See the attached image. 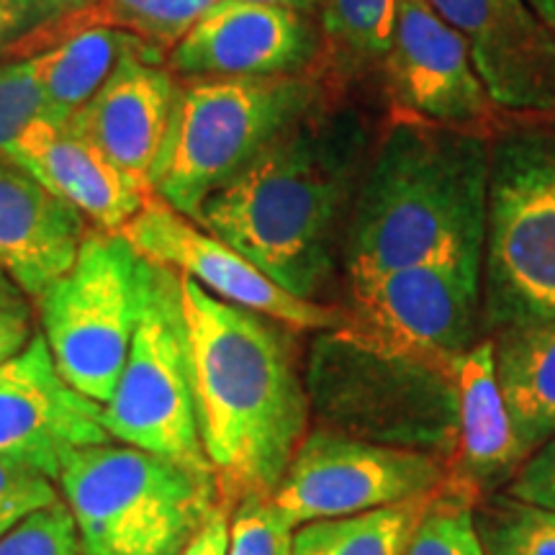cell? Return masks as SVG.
<instances>
[{
    "label": "cell",
    "instance_id": "cell-1",
    "mask_svg": "<svg viewBox=\"0 0 555 555\" xmlns=\"http://www.w3.org/2000/svg\"><path fill=\"white\" fill-rule=\"evenodd\" d=\"M367 159L371 129L363 116L317 101L206 198L196 224L283 291L317 301L335 273L337 232Z\"/></svg>",
    "mask_w": 555,
    "mask_h": 555
},
{
    "label": "cell",
    "instance_id": "cell-2",
    "mask_svg": "<svg viewBox=\"0 0 555 555\" xmlns=\"http://www.w3.org/2000/svg\"><path fill=\"white\" fill-rule=\"evenodd\" d=\"M201 442L221 504L273 496L307 437L309 391L291 327L180 275Z\"/></svg>",
    "mask_w": 555,
    "mask_h": 555
},
{
    "label": "cell",
    "instance_id": "cell-3",
    "mask_svg": "<svg viewBox=\"0 0 555 555\" xmlns=\"http://www.w3.org/2000/svg\"><path fill=\"white\" fill-rule=\"evenodd\" d=\"M491 134L393 111L345 237L347 286L420 262L483 268Z\"/></svg>",
    "mask_w": 555,
    "mask_h": 555
},
{
    "label": "cell",
    "instance_id": "cell-4",
    "mask_svg": "<svg viewBox=\"0 0 555 555\" xmlns=\"http://www.w3.org/2000/svg\"><path fill=\"white\" fill-rule=\"evenodd\" d=\"M57 481L88 555H180L221 504L211 476L124 442L78 450Z\"/></svg>",
    "mask_w": 555,
    "mask_h": 555
},
{
    "label": "cell",
    "instance_id": "cell-5",
    "mask_svg": "<svg viewBox=\"0 0 555 555\" xmlns=\"http://www.w3.org/2000/svg\"><path fill=\"white\" fill-rule=\"evenodd\" d=\"M481 322L499 335L555 322V131L491 139Z\"/></svg>",
    "mask_w": 555,
    "mask_h": 555
},
{
    "label": "cell",
    "instance_id": "cell-6",
    "mask_svg": "<svg viewBox=\"0 0 555 555\" xmlns=\"http://www.w3.org/2000/svg\"><path fill=\"white\" fill-rule=\"evenodd\" d=\"M317 101L319 86L304 75L180 86L152 189L183 217L198 221L206 198L237 178Z\"/></svg>",
    "mask_w": 555,
    "mask_h": 555
},
{
    "label": "cell",
    "instance_id": "cell-7",
    "mask_svg": "<svg viewBox=\"0 0 555 555\" xmlns=\"http://www.w3.org/2000/svg\"><path fill=\"white\" fill-rule=\"evenodd\" d=\"M307 388L335 433L425 450L453 463L457 401L446 373L337 327L314 343Z\"/></svg>",
    "mask_w": 555,
    "mask_h": 555
},
{
    "label": "cell",
    "instance_id": "cell-8",
    "mask_svg": "<svg viewBox=\"0 0 555 555\" xmlns=\"http://www.w3.org/2000/svg\"><path fill=\"white\" fill-rule=\"evenodd\" d=\"M150 262L119 232L90 229L78 258L41 294V335L69 384L99 404L114 393L144 309Z\"/></svg>",
    "mask_w": 555,
    "mask_h": 555
},
{
    "label": "cell",
    "instance_id": "cell-9",
    "mask_svg": "<svg viewBox=\"0 0 555 555\" xmlns=\"http://www.w3.org/2000/svg\"><path fill=\"white\" fill-rule=\"evenodd\" d=\"M103 422L124 446L214 478L201 442L183 283L176 270L150 262L142 317L119 384L103 404Z\"/></svg>",
    "mask_w": 555,
    "mask_h": 555
},
{
    "label": "cell",
    "instance_id": "cell-10",
    "mask_svg": "<svg viewBox=\"0 0 555 555\" xmlns=\"http://www.w3.org/2000/svg\"><path fill=\"white\" fill-rule=\"evenodd\" d=\"M347 291L345 330L450 378L457 360L478 343L481 270L476 268L420 262Z\"/></svg>",
    "mask_w": 555,
    "mask_h": 555
},
{
    "label": "cell",
    "instance_id": "cell-11",
    "mask_svg": "<svg viewBox=\"0 0 555 555\" xmlns=\"http://www.w3.org/2000/svg\"><path fill=\"white\" fill-rule=\"evenodd\" d=\"M450 478L448 457L314 429L298 446L273 491V504L291 525L301 527L437 494Z\"/></svg>",
    "mask_w": 555,
    "mask_h": 555
},
{
    "label": "cell",
    "instance_id": "cell-12",
    "mask_svg": "<svg viewBox=\"0 0 555 555\" xmlns=\"http://www.w3.org/2000/svg\"><path fill=\"white\" fill-rule=\"evenodd\" d=\"M119 234L152 266L176 270L221 301L258 311L291 330L343 327L345 317L339 311L283 291L245 255L183 217L157 193H152L142 211Z\"/></svg>",
    "mask_w": 555,
    "mask_h": 555
},
{
    "label": "cell",
    "instance_id": "cell-13",
    "mask_svg": "<svg viewBox=\"0 0 555 555\" xmlns=\"http://www.w3.org/2000/svg\"><path fill=\"white\" fill-rule=\"evenodd\" d=\"M111 440L103 404L62 376L44 335L0 365V461L57 481L78 450Z\"/></svg>",
    "mask_w": 555,
    "mask_h": 555
},
{
    "label": "cell",
    "instance_id": "cell-14",
    "mask_svg": "<svg viewBox=\"0 0 555 555\" xmlns=\"http://www.w3.org/2000/svg\"><path fill=\"white\" fill-rule=\"evenodd\" d=\"M384 67L399 114L476 131H489L496 119L466 41L427 0H399Z\"/></svg>",
    "mask_w": 555,
    "mask_h": 555
},
{
    "label": "cell",
    "instance_id": "cell-15",
    "mask_svg": "<svg viewBox=\"0 0 555 555\" xmlns=\"http://www.w3.org/2000/svg\"><path fill=\"white\" fill-rule=\"evenodd\" d=\"M466 41L496 108L555 114V31L530 0H427Z\"/></svg>",
    "mask_w": 555,
    "mask_h": 555
},
{
    "label": "cell",
    "instance_id": "cell-16",
    "mask_svg": "<svg viewBox=\"0 0 555 555\" xmlns=\"http://www.w3.org/2000/svg\"><path fill=\"white\" fill-rule=\"evenodd\" d=\"M319 50L307 13L278 5L219 0L168 52L176 75L196 80H247L301 75Z\"/></svg>",
    "mask_w": 555,
    "mask_h": 555
},
{
    "label": "cell",
    "instance_id": "cell-17",
    "mask_svg": "<svg viewBox=\"0 0 555 555\" xmlns=\"http://www.w3.org/2000/svg\"><path fill=\"white\" fill-rule=\"evenodd\" d=\"M159 60V52H129L99 93L69 116L111 163L147 185L168 144L180 93L176 73Z\"/></svg>",
    "mask_w": 555,
    "mask_h": 555
},
{
    "label": "cell",
    "instance_id": "cell-18",
    "mask_svg": "<svg viewBox=\"0 0 555 555\" xmlns=\"http://www.w3.org/2000/svg\"><path fill=\"white\" fill-rule=\"evenodd\" d=\"M5 157L16 159L47 191L78 208L103 232H121L155 193L152 185L111 163L69 119L41 116L26 127Z\"/></svg>",
    "mask_w": 555,
    "mask_h": 555
},
{
    "label": "cell",
    "instance_id": "cell-19",
    "mask_svg": "<svg viewBox=\"0 0 555 555\" xmlns=\"http://www.w3.org/2000/svg\"><path fill=\"white\" fill-rule=\"evenodd\" d=\"M88 219L47 191L16 159L0 155V270L39 298L78 258Z\"/></svg>",
    "mask_w": 555,
    "mask_h": 555
},
{
    "label": "cell",
    "instance_id": "cell-20",
    "mask_svg": "<svg viewBox=\"0 0 555 555\" xmlns=\"http://www.w3.org/2000/svg\"><path fill=\"white\" fill-rule=\"evenodd\" d=\"M453 386L457 401L453 478L483 499V489L515 474L527 457L499 384L494 339H478L457 360Z\"/></svg>",
    "mask_w": 555,
    "mask_h": 555
},
{
    "label": "cell",
    "instance_id": "cell-21",
    "mask_svg": "<svg viewBox=\"0 0 555 555\" xmlns=\"http://www.w3.org/2000/svg\"><path fill=\"white\" fill-rule=\"evenodd\" d=\"M129 52H159L155 44L114 26H90L54 41L31 57L34 78L44 93L52 119H69L99 93Z\"/></svg>",
    "mask_w": 555,
    "mask_h": 555
},
{
    "label": "cell",
    "instance_id": "cell-22",
    "mask_svg": "<svg viewBox=\"0 0 555 555\" xmlns=\"http://www.w3.org/2000/svg\"><path fill=\"white\" fill-rule=\"evenodd\" d=\"M496 345V373L527 455L555 435V322L506 332Z\"/></svg>",
    "mask_w": 555,
    "mask_h": 555
},
{
    "label": "cell",
    "instance_id": "cell-23",
    "mask_svg": "<svg viewBox=\"0 0 555 555\" xmlns=\"http://www.w3.org/2000/svg\"><path fill=\"white\" fill-rule=\"evenodd\" d=\"M214 3H219V0H95L90 9L29 34L13 47L9 57H31L39 52V44L44 50L54 41L80 29H90V26H114V29L137 34L139 39L150 41L168 54L176 47V41L196 24L201 13L211 9Z\"/></svg>",
    "mask_w": 555,
    "mask_h": 555
},
{
    "label": "cell",
    "instance_id": "cell-24",
    "mask_svg": "<svg viewBox=\"0 0 555 555\" xmlns=\"http://www.w3.org/2000/svg\"><path fill=\"white\" fill-rule=\"evenodd\" d=\"M437 494L296 527L294 555H404Z\"/></svg>",
    "mask_w": 555,
    "mask_h": 555
},
{
    "label": "cell",
    "instance_id": "cell-25",
    "mask_svg": "<svg viewBox=\"0 0 555 555\" xmlns=\"http://www.w3.org/2000/svg\"><path fill=\"white\" fill-rule=\"evenodd\" d=\"M322 9L324 34L350 65H384L397 29L399 0H324Z\"/></svg>",
    "mask_w": 555,
    "mask_h": 555
},
{
    "label": "cell",
    "instance_id": "cell-26",
    "mask_svg": "<svg viewBox=\"0 0 555 555\" xmlns=\"http://www.w3.org/2000/svg\"><path fill=\"white\" fill-rule=\"evenodd\" d=\"M489 555H555V512L502 494L474 506Z\"/></svg>",
    "mask_w": 555,
    "mask_h": 555
},
{
    "label": "cell",
    "instance_id": "cell-27",
    "mask_svg": "<svg viewBox=\"0 0 555 555\" xmlns=\"http://www.w3.org/2000/svg\"><path fill=\"white\" fill-rule=\"evenodd\" d=\"M481 502L455 478L435 499L404 555H489L476 530L474 506Z\"/></svg>",
    "mask_w": 555,
    "mask_h": 555
},
{
    "label": "cell",
    "instance_id": "cell-28",
    "mask_svg": "<svg viewBox=\"0 0 555 555\" xmlns=\"http://www.w3.org/2000/svg\"><path fill=\"white\" fill-rule=\"evenodd\" d=\"M296 527L273 504V496H247L229 519L227 555H294Z\"/></svg>",
    "mask_w": 555,
    "mask_h": 555
},
{
    "label": "cell",
    "instance_id": "cell-29",
    "mask_svg": "<svg viewBox=\"0 0 555 555\" xmlns=\"http://www.w3.org/2000/svg\"><path fill=\"white\" fill-rule=\"evenodd\" d=\"M0 555H88L65 502L31 512L0 538Z\"/></svg>",
    "mask_w": 555,
    "mask_h": 555
},
{
    "label": "cell",
    "instance_id": "cell-30",
    "mask_svg": "<svg viewBox=\"0 0 555 555\" xmlns=\"http://www.w3.org/2000/svg\"><path fill=\"white\" fill-rule=\"evenodd\" d=\"M41 116H50L29 60L0 62V155Z\"/></svg>",
    "mask_w": 555,
    "mask_h": 555
},
{
    "label": "cell",
    "instance_id": "cell-31",
    "mask_svg": "<svg viewBox=\"0 0 555 555\" xmlns=\"http://www.w3.org/2000/svg\"><path fill=\"white\" fill-rule=\"evenodd\" d=\"M57 499V489L50 478L0 461V538L31 512L44 509Z\"/></svg>",
    "mask_w": 555,
    "mask_h": 555
},
{
    "label": "cell",
    "instance_id": "cell-32",
    "mask_svg": "<svg viewBox=\"0 0 555 555\" xmlns=\"http://www.w3.org/2000/svg\"><path fill=\"white\" fill-rule=\"evenodd\" d=\"M506 494L555 512V435L532 450L515 470Z\"/></svg>",
    "mask_w": 555,
    "mask_h": 555
},
{
    "label": "cell",
    "instance_id": "cell-33",
    "mask_svg": "<svg viewBox=\"0 0 555 555\" xmlns=\"http://www.w3.org/2000/svg\"><path fill=\"white\" fill-rule=\"evenodd\" d=\"M21 294L9 278L0 281V365L31 339V311Z\"/></svg>",
    "mask_w": 555,
    "mask_h": 555
},
{
    "label": "cell",
    "instance_id": "cell-34",
    "mask_svg": "<svg viewBox=\"0 0 555 555\" xmlns=\"http://www.w3.org/2000/svg\"><path fill=\"white\" fill-rule=\"evenodd\" d=\"M47 24H52L47 13L13 3V0H0V54H9L18 41Z\"/></svg>",
    "mask_w": 555,
    "mask_h": 555
},
{
    "label": "cell",
    "instance_id": "cell-35",
    "mask_svg": "<svg viewBox=\"0 0 555 555\" xmlns=\"http://www.w3.org/2000/svg\"><path fill=\"white\" fill-rule=\"evenodd\" d=\"M232 509L227 504H219L201 525V530L191 538V543L183 547L180 555H227L229 553V517Z\"/></svg>",
    "mask_w": 555,
    "mask_h": 555
},
{
    "label": "cell",
    "instance_id": "cell-36",
    "mask_svg": "<svg viewBox=\"0 0 555 555\" xmlns=\"http://www.w3.org/2000/svg\"><path fill=\"white\" fill-rule=\"evenodd\" d=\"M13 3L29 5V9H37L41 13H47V16H50L52 24H54V21H62V18L73 16V13L90 9L95 0H13Z\"/></svg>",
    "mask_w": 555,
    "mask_h": 555
},
{
    "label": "cell",
    "instance_id": "cell-37",
    "mask_svg": "<svg viewBox=\"0 0 555 555\" xmlns=\"http://www.w3.org/2000/svg\"><path fill=\"white\" fill-rule=\"evenodd\" d=\"M247 3H262V5H278V9H288L298 13H309L319 9L324 0H247Z\"/></svg>",
    "mask_w": 555,
    "mask_h": 555
},
{
    "label": "cell",
    "instance_id": "cell-38",
    "mask_svg": "<svg viewBox=\"0 0 555 555\" xmlns=\"http://www.w3.org/2000/svg\"><path fill=\"white\" fill-rule=\"evenodd\" d=\"M535 11L547 21V26L555 31V0H530Z\"/></svg>",
    "mask_w": 555,
    "mask_h": 555
},
{
    "label": "cell",
    "instance_id": "cell-39",
    "mask_svg": "<svg viewBox=\"0 0 555 555\" xmlns=\"http://www.w3.org/2000/svg\"><path fill=\"white\" fill-rule=\"evenodd\" d=\"M3 278H5V273H3V270H0V281H3Z\"/></svg>",
    "mask_w": 555,
    "mask_h": 555
}]
</instances>
